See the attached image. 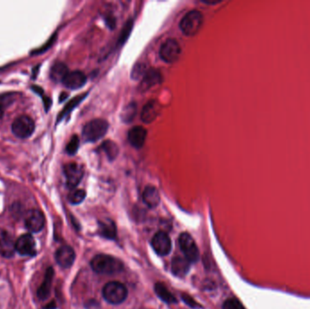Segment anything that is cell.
<instances>
[{
    "label": "cell",
    "mask_w": 310,
    "mask_h": 309,
    "mask_svg": "<svg viewBox=\"0 0 310 309\" xmlns=\"http://www.w3.org/2000/svg\"><path fill=\"white\" fill-rule=\"evenodd\" d=\"M63 173L67 187L74 189L84 177V169L78 163H68L63 168Z\"/></svg>",
    "instance_id": "ba28073f"
},
{
    "label": "cell",
    "mask_w": 310,
    "mask_h": 309,
    "mask_svg": "<svg viewBox=\"0 0 310 309\" xmlns=\"http://www.w3.org/2000/svg\"><path fill=\"white\" fill-rule=\"evenodd\" d=\"M182 298L184 299V302L189 307H191V308H198L199 307V305L195 302L194 299H191L188 295H184Z\"/></svg>",
    "instance_id": "1f68e13d"
},
{
    "label": "cell",
    "mask_w": 310,
    "mask_h": 309,
    "mask_svg": "<svg viewBox=\"0 0 310 309\" xmlns=\"http://www.w3.org/2000/svg\"><path fill=\"white\" fill-rule=\"evenodd\" d=\"M147 64L144 63H137L134 64V66L131 69V78L134 81H139L143 78V76L148 72Z\"/></svg>",
    "instance_id": "484cf974"
},
{
    "label": "cell",
    "mask_w": 310,
    "mask_h": 309,
    "mask_svg": "<svg viewBox=\"0 0 310 309\" xmlns=\"http://www.w3.org/2000/svg\"><path fill=\"white\" fill-rule=\"evenodd\" d=\"M162 82L163 76L160 71H158L157 69L150 68L146 74L143 76V78L141 80L138 90L142 93H144L158 84H161Z\"/></svg>",
    "instance_id": "8fae6325"
},
{
    "label": "cell",
    "mask_w": 310,
    "mask_h": 309,
    "mask_svg": "<svg viewBox=\"0 0 310 309\" xmlns=\"http://www.w3.org/2000/svg\"><path fill=\"white\" fill-rule=\"evenodd\" d=\"M16 251L22 256H33L36 254V242L30 234H25L16 241Z\"/></svg>",
    "instance_id": "4fadbf2b"
},
{
    "label": "cell",
    "mask_w": 310,
    "mask_h": 309,
    "mask_svg": "<svg viewBox=\"0 0 310 309\" xmlns=\"http://www.w3.org/2000/svg\"><path fill=\"white\" fill-rule=\"evenodd\" d=\"M222 309H245L243 305L241 303L239 299L232 298V299H227L224 302Z\"/></svg>",
    "instance_id": "4dcf8cb0"
},
{
    "label": "cell",
    "mask_w": 310,
    "mask_h": 309,
    "mask_svg": "<svg viewBox=\"0 0 310 309\" xmlns=\"http://www.w3.org/2000/svg\"><path fill=\"white\" fill-rule=\"evenodd\" d=\"M84 97H85V95H79V96L75 97V98H74V99L72 100V101H70L68 104L66 105V106L63 108V110L62 111V113L59 115L58 121L63 119L64 116H66V115H68L69 113H70L71 111L73 110L75 106H77V105L80 104V102H82V100L84 99Z\"/></svg>",
    "instance_id": "4316f807"
},
{
    "label": "cell",
    "mask_w": 310,
    "mask_h": 309,
    "mask_svg": "<svg viewBox=\"0 0 310 309\" xmlns=\"http://www.w3.org/2000/svg\"><path fill=\"white\" fill-rule=\"evenodd\" d=\"M182 53V48L179 43L174 38H169L163 43L160 48V58H162L165 63H175Z\"/></svg>",
    "instance_id": "8992f818"
},
{
    "label": "cell",
    "mask_w": 310,
    "mask_h": 309,
    "mask_svg": "<svg viewBox=\"0 0 310 309\" xmlns=\"http://www.w3.org/2000/svg\"><path fill=\"white\" fill-rule=\"evenodd\" d=\"M100 234L107 239H115L116 237V227L112 220L100 221L99 222Z\"/></svg>",
    "instance_id": "7402d4cb"
},
{
    "label": "cell",
    "mask_w": 310,
    "mask_h": 309,
    "mask_svg": "<svg viewBox=\"0 0 310 309\" xmlns=\"http://www.w3.org/2000/svg\"><path fill=\"white\" fill-rule=\"evenodd\" d=\"M189 267L190 262L185 257H175L172 261V271L179 278L185 277L189 272Z\"/></svg>",
    "instance_id": "d6986e66"
},
{
    "label": "cell",
    "mask_w": 310,
    "mask_h": 309,
    "mask_svg": "<svg viewBox=\"0 0 310 309\" xmlns=\"http://www.w3.org/2000/svg\"><path fill=\"white\" fill-rule=\"evenodd\" d=\"M4 116V107L0 104V119Z\"/></svg>",
    "instance_id": "e575fe53"
},
{
    "label": "cell",
    "mask_w": 310,
    "mask_h": 309,
    "mask_svg": "<svg viewBox=\"0 0 310 309\" xmlns=\"http://www.w3.org/2000/svg\"><path fill=\"white\" fill-rule=\"evenodd\" d=\"M147 131L142 126H134L128 132V140L131 145L136 149H140L143 146L146 141Z\"/></svg>",
    "instance_id": "e0dca14e"
},
{
    "label": "cell",
    "mask_w": 310,
    "mask_h": 309,
    "mask_svg": "<svg viewBox=\"0 0 310 309\" xmlns=\"http://www.w3.org/2000/svg\"><path fill=\"white\" fill-rule=\"evenodd\" d=\"M131 28H132V22L130 20V21L127 22L126 25L124 26V28L122 30L121 35H120L119 40H118V45L119 44L123 45L124 43L126 41L128 37L130 36V34H131Z\"/></svg>",
    "instance_id": "f546056e"
},
{
    "label": "cell",
    "mask_w": 310,
    "mask_h": 309,
    "mask_svg": "<svg viewBox=\"0 0 310 309\" xmlns=\"http://www.w3.org/2000/svg\"><path fill=\"white\" fill-rule=\"evenodd\" d=\"M142 200L149 208H156L161 201L159 190L154 186L149 185L143 190Z\"/></svg>",
    "instance_id": "ac0fdd59"
},
{
    "label": "cell",
    "mask_w": 310,
    "mask_h": 309,
    "mask_svg": "<svg viewBox=\"0 0 310 309\" xmlns=\"http://www.w3.org/2000/svg\"><path fill=\"white\" fill-rule=\"evenodd\" d=\"M137 114V105L134 103L127 105L121 113V120L124 124H130L135 118Z\"/></svg>",
    "instance_id": "d4e9b609"
},
{
    "label": "cell",
    "mask_w": 310,
    "mask_h": 309,
    "mask_svg": "<svg viewBox=\"0 0 310 309\" xmlns=\"http://www.w3.org/2000/svg\"><path fill=\"white\" fill-rule=\"evenodd\" d=\"M101 148L103 149V151L105 152L106 156L110 161H115L119 154V148L117 146V144L110 140L103 142Z\"/></svg>",
    "instance_id": "cb8c5ba5"
},
{
    "label": "cell",
    "mask_w": 310,
    "mask_h": 309,
    "mask_svg": "<svg viewBox=\"0 0 310 309\" xmlns=\"http://www.w3.org/2000/svg\"><path fill=\"white\" fill-rule=\"evenodd\" d=\"M180 247L185 256L190 263H194L199 259V249L195 243L194 240L189 233L184 232L179 237Z\"/></svg>",
    "instance_id": "52a82bcc"
},
{
    "label": "cell",
    "mask_w": 310,
    "mask_h": 309,
    "mask_svg": "<svg viewBox=\"0 0 310 309\" xmlns=\"http://www.w3.org/2000/svg\"><path fill=\"white\" fill-rule=\"evenodd\" d=\"M204 22L202 13L198 10L188 12L180 22V29L187 37H194L201 28Z\"/></svg>",
    "instance_id": "7a4b0ae2"
},
{
    "label": "cell",
    "mask_w": 310,
    "mask_h": 309,
    "mask_svg": "<svg viewBox=\"0 0 310 309\" xmlns=\"http://www.w3.org/2000/svg\"><path fill=\"white\" fill-rule=\"evenodd\" d=\"M109 124L103 119L90 121L83 128V138L87 142H95L105 136L108 131Z\"/></svg>",
    "instance_id": "3957f363"
},
{
    "label": "cell",
    "mask_w": 310,
    "mask_h": 309,
    "mask_svg": "<svg viewBox=\"0 0 310 309\" xmlns=\"http://www.w3.org/2000/svg\"><path fill=\"white\" fill-rule=\"evenodd\" d=\"M106 22H107V25H108L109 27L112 28V29H113V28L115 27V26H116V20H115L113 17L107 18V19H106Z\"/></svg>",
    "instance_id": "836d02e7"
},
{
    "label": "cell",
    "mask_w": 310,
    "mask_h": 309,
    "mask_svg": "<svg viewBox=\"0 0 310 309\" xmlns=\"http://www.w3.org/2000/svg\"><path fill=\"white\" fill-rule=\"evenodd\" d=\"M53 278H54V270L52 267H48L44 281L41 284L40 288L37 290V297L41 300H45L48 299L49 294H50V289H51V285H52Z\"/></svg>",
    "instance_id": "ffe728a7"
},
{
    "label": "cell",
    "mask_w": 310,
    "mask_h": 309,
    "mask_svg": "<svg viewBox=\"0 0 310 309\" xmlns=\"http://www.w3.org/2000/svg\"><path fill=\"white\" fill-rule=\"evenodd\" d=\"M75 254L74 249L69 246L59 247L56 252V260L60 267L67 268L74 264Z\"/></svg>",
    "instance_id": "5bb4252c"
},
{
    "label": "cell",
    "mask_w": 310,
    "mask_h": 309,
    "mask_svg": "<svg viewBox=\"0 0 310 309\" xmlns=\"http://www.w3.org/2000/svg\"><path fill=\"white\" fill-rule=\"evenodd\" d=\"M79 144H80V141H79L78 136L74 135L71 138L70 142H68V144L66 146V152L68 153L69 155H74L76 153V152L78 151Z\"/></svg>",
    "instance_id": "f1b7e54d"
},
{
    "label": "cell",
    "mask_w": 310,
    "mask_h": 309,
    "mask_svg": "<svg viewBox=\"0 0 310 309\" xmlns=\"http://www.w3.org/2000/svg\"><path fill=\"white\" fill-rule=\"evenodd\" d=\"M16 251V242L7 231L0 232V254L5 257H11Z\"/></svg>",
    "instance_id": "2e32d148"
},
{
    "label": "cell",
    "mask_w": 310,
    "mask_h": 309,
    "mask_svg": "<svg viewBox=\"0 0 310 309\" xmlns=\"http://www.w3.org/2000/svg\"><path fill=\"white\" fill-rule=\"evenodd\" d=\"M152 247L153 250L159 256H167L172 249V242L167 233L163 231H159L152 240Z\"/></svg>",
    "instance_id": "9c48e42d"
},
{
    "label": "cell",
    "mask_w": 310,
    "mask_h": 309,
    "mask_svg": "<svg viewBox=\"0 0 310 309\" xmlns=\"http://www.w3.org/2000/svg\"><path fill=\"white\" fill-rule=\"evenodd\" d=\"M202 4H205V5H217V4H220L221 1H209V0H201L200 1Z\"/></svg>",
    "instance_id": "d6a6232c"
},
{
    "label": "cell",
    "mask_w": 310,
    "mask_h": 309,
    "mask_svg": "<svg viewBox=\"0 0 310 309\" xmlns=\"http://www.w3.org/2000/svg\"><path fill=\"white\" fill-rule=\"evenodd\" d=\"M86 75L81 71L69 72L63 80V85L69 89L76 90L83 87L86 84Z\"/></svg>",
    "instance_id": "9a60e30c"
},
{
    "label": "cell",
    "mask_w": 310,
    "mask_h": 309,
    "mask_svg": "<svg viewBox=\"0 0 310 309\" xmlns=\"http://www.w3.org/2000/svg\"><path fill=\"white\" fill-rule=\"evenodd\" d=\"M154 290L157 294L158 297L162 299L164 302L169 303V304H173L176 303V299L173 294L169 291L167 288L162 283H157L154 286Z\"/></svg>",
    "instance_id": "603a6c76"
},
{
    "label": "cell",
    "mask_w": 310,
    "mask_h": 309,
    "mask_svg": "<svg viewBox=\"0 0 310 309\" xmlns=\"http://www.w3.org/2000/svg\"><path fill=\"white\" fill-rule=\"evenodd\" d=\"M68 73L67 66L62 62H58L53 64L52 68L50 70V77L54 82H63Z\"/></svg>",
    "instance_id": "44dd1931"
},
{
    "label": "cell",
    "mask_w": 310,
    "mask_h": 309,
    "mask_svg": "<svg viewBox=\"0 0 310 309\" xmlns=\"http://www.w3.org/2000/svg\"><path fill=\"white\" fill-rule=\"evenodd\" d=\"M91 267L95 272L105 275H112L120 272L124 268V264L120 259L109 255L100 254L91 260Z\"/></svg>",
    "instance_id": "6da1fadb"
},
{
    "label": "cell",
    "mask_w": 310,
    "mask_h": 309,
    "mask_svg": "<svg viewBox=\"0 0 310 309\" xmlns=\"http://www.w3.org/2000/svg\"><path fill=\"white\" fill-rule=\"evenodd\" d=\"M34 131L35 123L29 116H19L12 124V131L19 139L29 138Z\"/></svg>",
    "instance_id": "5b68a950"
},
{
    "label": "cell",
    "mask_w": 310,
    "mask_h": 309,
    "mask_svg": "<svg viewBox=\"0 0 310 309\" xmlns=\"http://www.w3.org/2000/svg\"><path fill=\"white\" fill-rule=\"evenodd\" d=\"M161 112H162V106L160 105V103L155 100H151L142 107L141 119L144 124H150L157 119Z\"/></svg>",
    "instance_id": "7c38bea8"
},
{
    "label": "cell",
    "mask_w": 310,
    "mask_h": 309,
    "mask_svg": "<svg viewBox=\"0 0 310 309\" xmlns=\"http://www.w3.org/2000/svg\"><path fill=\"white\" fill-rule=\"evenodd\" d=\"M45 225V217L42 212L38 210H29L25 216V226L31 232H39L42 231Z\"/></svg>",
    "instance_id": "30bf717a"
},
{
    "label": "cell",
    "mask_w": 310,
    "mask_h": 309,
    "mask_svg": "<svg viewBox=\"0 0 310 309\" xmlns=\"http://www.w3.org/2000/svg\"><path fill=\"white\" fill-rule=\"evenodd\" d=\"M86 196V192L84 189H74L69 194L68 200L72 204H80L82 201H84Z\"/></svg>",
    "instance_id": "83f0119b"
},
{
    "label": "cell",
    "mask_w": 310,
    "mask_h": 309,
    "mask_svg": "<svg viewBox=\"0 0 310 309\" xmlns=\"http://www.w3.org/2000/svg\"><path fill=\"white\" fill-rule=\"evenodd\" d=\"M127 295L126 287L117 281L109 282L103 288V297L109 304H121L126 299Z\"/></svg>",
    "instance_id": "277c9868"
}]
</instances>
